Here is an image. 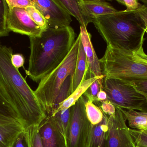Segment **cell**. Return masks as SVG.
Returning a JSON list of instances; mask_svg holds the SVG:
<instances>
[{"label": "cell", "mask_w": 147, "mask_h": 147, "mask_svg": "<svg viewBox=\"0 0 147 147\" xmlns=\"http://www.w3.org/2000/svg\"><path fill=\"white\" fill-rule=\"evenodd\" d=\"M117 1L120 4L126 6V12L134 11L138 9L142 5L137 0H117Z\"/></svg>", "instance_id": "cell-30"}, {"label": "cell", "mask_w": 147, "mask_h": 147, "mask_svg": "<svg viewBox=\"0 0 147 147\" xmlns=\"http://www.w3.org/2000/svg\"><path fill=\"white\" fill-rule=\"evenodd\" d=\"M98 104L99 108L102 110L104 114H106L108 117L115 114L116 111V107L110 102L108 101H105L102 102L96 103Z\"/></svg>", "instance_id": "cell-31"}, {"label": "cell", "mask_w": 147, "mask_h": 147, "mask_svg": "<svg viewBox=\"0 0 147 147\" xmlns=\"http://www.w3.org/2000/svg\"><path fill=\"white\" fill-rule=\"evenodd\" d=\"M25 129L20 122L0 125V147H12Z\"/></svg>", "instance_id": "cell-14"}, {"label": "cell", "mask_w": 147, "mask_h": 147, "mask_svg": "<svg viewBox=\"0 0 147 147\" xmlns=\"http://www.w3.org/2000/svg\"><path fill=\"white\" fill-rule=\"evenodd\" d=\"M43 147H65L64 141L54 128L48 117L39 126Z\"/></svg>", "instance_id": "cell-13"}, {"label": "cell", "mask_w": 147, "mask_h": 147, "mask_svg": "<svg viewBox=\"0 0 147 147\" xmlns=\"http://www.w3.org/2000/svg\"><path fill=\"white\" fill-rule=\"evenodd\" d=\"M9 8L16 7L26 9L28 7L34 6L33 1L31 0H6Z\"/></svg>", "instance_id": "cell-28"}, {"label": "cell", "mask_w": 147, "mask_h": 147, "mask_svg": "<svg viewBox=\"0 0 147 147\" xmlns=\"http://www.w3.org/2000/svg\"><path fill=\"white\" fill-rule=\"evenodd\" d=\"M104 114L101 122L96 125H92L88 147H107L109 117Z\"/></svg>", "instance_id": "cell-16"}, {"label": "cell", "mask_w": 147, "mask_h": 147, "mask_svg": "<svg viewBox=\"0 0 147 147\" xmlns=\"http://www.w3.org/2000/svg\"><path fill=\"white\" fill-rule=\"evenodd\" d=\"M99 61L105 77L128 83L147 80V54L143 47L136 51H129L107 45Z\"/></svg>", "instance_id": "cell-5"}, {"label": "cell", "mask_w": 147, "mask_h": 147, "mask_svg": "<svg viewBox=\"0 0 147 147\" xmlns=\"http://www.w3.org/2000/svg\"><path fill=\"white\" fill-rule=\"evenodd\" d=\"M104 75L98 77H93L92 78H88L84 79L81 82L78 87L74 91V92L67 98L62 103L60 104L56 111L51 114H53L57 113L58 111L62 110H65L69 108L72 107L74 105L77 101L80 99V97L84 95V92L92 84L98 79L103 77ZM51 115V114H50Z\"/></svg>", "instance_id": "cell-17"}, {"label": "cell", "mask_w": 147, "mask_h": 147, "mask_svg": "<svg viewBox=\"0 0 147 147\" xmlns=\"http://www.w3.org/2000/svg\"><path fill=\"white\" fill-rule=\"evenodd\" d=\"M39 126H31L25 129L24 135L27 147H43L39 132Z\"/></svg>", "instance_id": "cell-23"}, {"label": "cell", "mask_w": 147, "mask_h": 147, "mask_svg": "<svg viewBox=\"0 0 147 147\" xmlns=\"http://www.w3.org/2000/svg\"><path fill=\"white\" fill-rule=\"evenodd\" d=\"M34 6L42 14L52 28L70 26L71 16L58 0H33Z\"/></svg>", "instance_id": "cell-9"}, {"label": "cell", "mask_w": 147, "mask_h": 147, "mask_svg": "<svg viewBox=\"0 0 147 147\" xmlns=\"http://www.w3.org/2000/svg\"><path fill=\"white\" fill-rule=\"evenodd\" d=\"M82 96L71 107L70 118L65 138V147H88L92 125L86 117L85 103Z\"/></svg>", "instance_id": "cell-6"}, {"label": "cell", "mask_w": 147, "mask_h": 147, "mask_svg": "<svg viewBox=\"0 0 147 147\" xmlns=\"http://www.w3.org/2000/svg\"><path fill=\"white\" fill-rule=\"evenodd\" d=\"M24 132L20 135L12 147H27L24 138Z\"/></svg>", "instance_id": "cell-34"}, {"label": "cell", "mask_w": 147, "mask_h": 147, "mask_svg": "<svg viewBox=\"0 0 147 147\" xmlns=\"http://www.w3.org/2000/svg\"><path fill=\"white\" fill-rule=\"evenodd\" d=\"M106 101H108L107 94L103 89L101 90L97 94L96 102H94V103H96L97 102H102Z\"/></svg>", "instance_id": "cell-35"}, {"label": "cell", "mask_w": 147, "mask_h": 147, "mask_svg": "<svg viewBox=\"0 0 147 147\" xmlns=\"http://www.w3.org/2000/svg\"><path fill=\"white\" fill-rule=\"evenodd\" d=\"M7 26L9 32L29 37L40 36L44 30L34 23L23 8H9Z\"/></svg>", "instance_id": "cell-10"}, {"label": "cell", "mask_w": 147, "mask_h": 147, "mask_svg": "<svg viewBox=\"0 0 147 147\" xmlns=\"http://www.w3.org/2000/svg\"><path fill=\"white\" fill-rule=\"evenodd\" d=\"M11 62L15 67L19 69L24 66L25 58L21 54H13L11 57Z\"/></svg>", "instance_id": "cell-32"}, {"label": "cell", "mask_w": 147, "mask_h": 147, "mask_svg": "<svg viewBox=\"0 0 147 147\" xmlns=\"http://www.w3.org/2000/svg\"><path fill=\"white\" fill-rule=\"evenodd\" d=\"M14 122L20 123L18 114L0 89V125Z\"/></svg>", "instance_id": "cell-18"}, {"label": "cell", "mask_w": 147, "mask_h": 147, "mask_svg": "<svg viewBox=\"0 0 147 147\" xmlns=\"http://www.w3.org/2000/svg\"><path fill=\"white\" fill-rule=\"evenodd\" d=\"M75 38L70 26L59 28L48 27L38 37H29L30 54L27 75L39 83L66 58Z\"/></svg>", "instance_id": "cell-2"}, {"label": "cell", "mask_w": 147, "mask_h": 147, "mask_svg": "<svg viewBox=\"0 0 147 147\" xmlns=\"http://www.w3.org/2000/svg\"><path fill=\"white\" fill-rule=\"evenodd\" d=\"M140 1L144 3V5H146L147 7V0H141Z\"/></svg>", "instance_id": "cell-37"}, {"label": "cell", "mask_w": 147, "mask_h": 147, "mask_svg": "<svg viewBox=\"0 0 147 147\" xmlns=\"http://www.w3.org/2000/svg\"></svg>", "instance_id": "cell-39"}, {"label": "cell", "mask_w": 147, "mask_h": 147, "mask_svg": "<svg viewBox=\"0 0 147 147\" xmlns=\"http://www.w3.org/2000/svg\"><path fill=\"white\" fill-rule=\"evenodd\" d=\"M136 11L142 21L146 33H147V7L142 4Z\"/></svg>", "instance_id": "cell-33"}, {"label": "cell", "mask_w": 147, "mask_h": 147, "mask_svg": "<svg viewBox=\"0 0 147 147\" xmlns=\"http://www.w3.org/2000/svg\"><path fill=\"white\" fill-rule=\"evenodd\" d=\"M85 111L87 118L92 125H96L102 121L104 114L92 101L87 100L85 103Z\"/></svg>", "instance_id": "cell-22"}, {"label": "cell", "mask_w": 147, "mask_h": 147, "mask_svg": "<svg viewBox=\"0 0 147 147\" xmlns=\"http://www.w3.org/2000/svg\"><path fill=\"white\" fill-rule=\"evenodd\" d=\"M129 83L145 98L147 102V80L133 81Z\"/></svg>", "instance_id": "cell-29"}, {"label": "cell", "mask_w": 147, "mask_h": 147, "mask_svg": "<svg viewBox=\"0 0 147 147\" xmlns=\"http://www.w3.org/2000/svg\"><path fill=\"white\" fill-rule=\"evenodd\" d=\"M105 77L104 76H103L95 80L84 92L83 96L87 100L92 101L94 103L96 102L97 94L100 90L103 89V83Z\"/></svg>", "instance_id": "cell-26"}, {"label": "cell", "mask_w": 147, "mask_h": 147, "mask_svg": "<svg viewBox=\"0 0 147 147\" xmlns=\"http://www.w3.org/2000/svg\"><path fill=\"white\" fill-rule=\"evenodd\" d=\"M129 132L135 143L136 146L147 147V133L145 130L129 128Z\"/></svg>", "instance_id": "cell-27"}, {"label": "cell", "mask_w": 147, "mask_h": 147, "mask_svg": "<svg viewBox=\"0 0 147 147\" xmlns=\"http://www.w3.org/2000/svg\"><path fill=\"white\" fill-rule=\"evenodd\" d=\"M145 130V132H146V133H147V128L146 129H145V130Z\"/></svg>", "instance_id": "cell-38"}, {"label": "cell", "mask_w": 147, "mask_h": 147, "mask_svg": "<svg viewBox=\"0 0 147 147\" xmlns=\"http://www.w3.org/2000/svg\"><path fill=\"white\" fill-rule=\"evenodd\" d=\"M12 48L0 45V89L15 108L25 128L39 126L47 117L18 69L13 65Z\"/></svg>", "instance_id": "cell-1"}, {"label": "cell", "mask_w": 147, "mask_h": 147, "mask_svg": "<svg viewBox=\"0 0 147 147\" xmlns=\"http://www.w3.org/2000/svg\"><path fill=\"white\" fill-rule=\"evenodd\" d=\"M25 9L32 20L40 27L44 30L49 27L48 23L44 16L34 6L28 7Z\"/></svg>", "instance_id": "cell-25"}, {"label": "cell", "mask_w": 147, "mask_h": 147, "mask_svg": "<svg viewBox=\"0 0 147 147\" xmlns=\"http://www.w3.org/2000/svg\"><path fill=\"white\" fill-rule=\"evenodd\" d=\"M85 14L93 20L101 16L114 14L118 11L110 3L101 0H79Z\"/></svg>", "instance_id": "cell-12"}, {"label": "cell", "mask_w": 147, "mask_h": 147, "mask_svg": "<svg viewBox=\"0 0 147 147\" xmlns=\"http://www.w3.org/2000/svg\"><path fill=\"white\" fill-rule=\"evenodd\" d=\"M107 147H136L121 108L116 107L115 114L108 118Z\"/></svg>", "instance_id": "cell-8"}, {"label": "cell", "mask_w": 147, "mask_h": 147, "mask_svg": "<svg viewBox=\"0 0 147 147\" xmlns=\"http://www.w3.org/2000/svg\"><path fill=\"white\" fill-rule=\"evenodd\" d=\"M88 64L81 41L79 46L76 66L72 79L71 94L78 87L84 79L87 78Z\"/></svg>", "instance_id": "cell-15"}, {"label": "cell", "mask_w": 147, "mask_h": 147, "mask_svg": "<svg viewBox=\"0 0 147 147\" xmlns=\"http://www.w3.org/2000/svg\"><path fill=\"white\" fill-rule=\"evenodd\" d=\"M59 3L71 16H74L80 26L86 27L92 20L86 16L80 6L79 0H58Z\"/></svg>", "instance_id": "cell-21"}, {"label": "cell", "mask_w": 147, "mask_h": 147, "mask_svg": "<svg viewBox=\"0 0 147 147\" xmlns=\"http://www.w3.org/2000/svg\"><path fill=\"white\" fill-rule=\"evenodd\" d=\"M8 10L6 0H0V37L8 36L10 32L7 26Z\"/></svg>", "instance_id": "cell-24"}, {"label": "cell", "mask_w": 147, "mask_h": 147, "mask_svg": "<svg viewBox=\"0 0 147 147\" xmlns=\"http://www.w3.org/2000/svg\"><path fill=\"white\" fill-rule=\"evenodd\" d=\"M121 109L129 128L136 130L147 128V113L134 110Z\"/></svg>", "instance_id": "cell-19"}, {"label": "cell", "mask_w": 147, "mask_h": 147, "mask_svg": "<svg viewBox=\"0 0 147 147\" xmlns=\"http://www.w3.org/2000/svg\"><path fill=\"white\" fill-rule=\"evenodd\" d=\"M80 34L89 66L87 76L89 75L90 78H92L103 75L99 59L92 43L91 35L87 31L86 27L81 26H80Z\"/></svg>", "instance_id": "cell-11"}, {"label": "cell", "mask_w": 147, "mask_h": 147, "mask_svg": "<svg viewBox=\"0 0 147 147\" xmlns=\"http://www.w3.org/2000/svg\"><path fill=\"white\" fill-rule=\"evenodd\" d=\"M71 108L47 115L61 139L64 141L70 118Z\"/></svg>", "instance_id": "cell-20"}, {"label": "cell", "mask_w": 147, "mask_h": 147, "mask_svg": "<svg viewBox=\"0 0 147 147\" xmlns=\"http://www.w3.org/2000/svg\"><path fill=\"white\" fill-rule=\"evenodd\" d=\"M103 89L107 94V100L121 108L140 111L142 105L147 102L133 85L120 79L105 77Z\"/></svg>", "instance_id": "cell-7"}, {"label": "cell", "mask_w": 147, "mask_h": 147, "mask_svg": "<svg viewBox=\"0 0 147 147\" xmlns=\"http://www.w3.org/2000/svg\"><path fill=\"white\" fill-rule=\"evenodd\" d=\"M92 22L107 45L129 51L143 47L146 31L136 10L101 16Z\"/></svg>", "instance_id": "cell-3"}, {"label": "cell", "mask_w": 147, "mask_h": 147, "mask_svg": "<svg viewBox=\"0 0 147 147\" xmlns=\"http://www.w3.org/2000/svg\"><path fill=\"white\" fill-rule=\"evenodd\" d=\"M80 41L79 34L66 58L57 68L41 79L34 91L47 115L53 112L55 102L60 94L71 93L72 79Z\"/></svg>", "instance_id": "cell-4"}, {"label": "cell", "mask_w": 147, "mask_h": 147, "mask_svg": "<svg viewBox=\"0 0 147 147\" xmlns=\"http://www.w3.org/2000/svg\"><path fill=\"white\" fill-rule=\"evenodd\" d=\"M140 111H142L143 112L147 113V102H146L145 103L143 104L141 107L140 110Z\"/></svg>", "instance_id": "cell-36"}]
</instances>
